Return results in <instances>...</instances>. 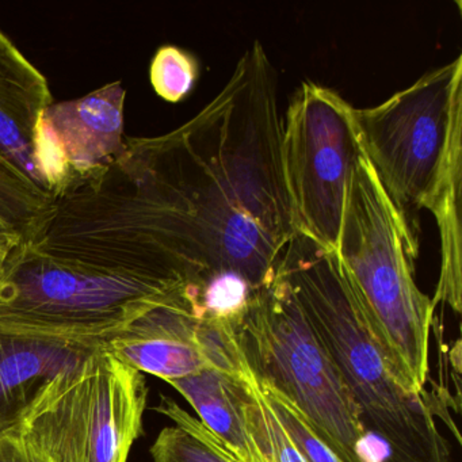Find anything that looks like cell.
<instances>
[{
    "mask_svg": "<svg viewBox=\"0 0 462 462\" xmlns=\"http://www.w3.org/2000/svg\"><path fill=\"white\" fill-rule=\"evenodd\" d=\"M156 412L174 421L159 432L150 453L153 462H239L223 442L171 397L162 396Z\"/></svg>",
    "mask_w": 462,
    "mask_h": 462,
    "instance_id": "14",
    "label": "cell"
},
{
    "mask_svg": "<svg viewBox=\"0 0 462 462\" xmlns=\"http://www.w3.org/2000/svg\"><path fill=\"white\" fill-rule=\"evenodd\" d=\"M205 320L235 327L247 310L255 289L236 273H213L189 283Z\"/></svg>",
    "mask_w": 462,
    "mask_h": 462,
    "instance_id": "16",
    "label": "cell"
},
{
    "mask_svg": "<svg viewBox=\"0 0 462 462\" xmlns=\"http://www.w3.org/2000/svg\"><path fill=\"white\" fill-rule=\"evenodd\" d=\"M278 273L331 356L365 430L388 445L389 462H451L434 402L402 385L337 253L297 232Z\"/></svg>",
    "mask_w": 462,
    "mask_h": 462,
    "instance_id": "3",
    "label": "cell"
},
{
    "mask_svg": "<svg viewBox=\"0 0 462 462\" xmlns=\"http://www.w3.org/2000/svg\"><path fill=\"white\" fill-rule=\"evenodd\" d=\"M282 129L277 74L254 42L188 123L162 136L125 137L118 162L137 223L189 283L231 272L258 291L277 277L297 234Z\"/></svg>",
    "mask_w": 462,
    "mask_h": 462,
    "instance_id": "1",
    "label": "cell"
},
{
    "mask_svg": "<svg viewBox=\"0 0 462 462\" xmlns=\"http://www.w3.org/2000/svg\"><path fill=\"white\" fill-rule=\"evenodd\" d=\"M242 373L243 369L237 374L209 369L169 383L188 400L199 420L237 461L263 462L245 421Z\"/></svg>",
    "mask_w": 462,
    "mask_h": 462,
    "instance_id": "13",
    "label": "cell"
},
{
    "mask_svg": "<svg viewBox=\"0 0 462 462\" xmlns=\"http://www.w3.org/2000/svg\"><path fill=\"white\" fill-rule=\"evenodd\" d=\"M0 462H51L14 432L0 435Z\"/></svg>",
    "mask_w": 462,
    "mask_h": 462,
    "instance_id": "19",
    "label": "cell"
},
{
    "mask_svg": "<svg viewBox=\"0 0 462 462\" xmlns=\"http://www.w3.org/2000/svg\"><path fill=\"white\" fill-rule=\"evenodd\" d=\"M55 205L51 194L0 156V231L28 242L50 223Z\"/></svg>",
    "mask_w": 462,
    "mask_h": 462,
    "instance_id": "15",
    "label": "cell"
},
{
    "mask_svg": "<svg viewBox=\"0 0 462 462\" xmlns=\"http://www.w3.org/2000/svg\"><path fill=\"white\" fill-rule=\"evenodd\" d=\"M18 245H21L20 239L0 231V274L4 272L5 263H6L10 254Z\"/></svg>",
    "mask_w": 462,
    "mask_h": 462,
    "instance_id": "20",
    "label": "cell"
},
{
    "mask_svg": "<svg viewBox=\"0 0 462 462\" xmlns=\"http://www.w3.org/2000/svg\"><path fill=\"white\" fill-rule=\"evenodd\" d=\"M125 97L123 83H109L83 98L52 104L45 110L44 120L63 148L71 178L106 169L123 155Z\"/></svg>",
    "mask_w": 462,
    "mask_h": 462,
    "instance_id": "11",
    "label": "cell"
},
{
    "mask_svg": "<svg viewBox=\"0 0 462 462\" xmlns=\"http://www.w3.org/2000/svg\"><path fill=\"white\" fill-rule=\"evenodd\" d=\"M362 150L407 224L427 209L440 237L438 294L462 291V56L383 104L353 107ZM408 226V224H407ZM410 229V228H408Z\"/></svg>",
    "mask_w": 462,
    "mask_h": 462,
    "instance_id": "2",
    "label": "cell"
},
{
    "mask_svg": "<svg viewBox=\"0 0 462 462\" xmlns=\"http://www.w3.org/2000/svg\"><path fill=\"white\" fill-rule=\"evenodd\" d=\"M105 348L132 369L166 383L209 369L237 374L245 362L235 327L205 320L189 285L182 297L148 310Z\"/></svg>",
    "mask_w": 462,
    "mask_h": 462,
    "instance_id": "9",
    "label": "cell"
},
{
    "mask_svg": "<svg viewBox=\"0 0 462 462\" xmlns=\"http://www.w3.org/2000/svg\"><path fill=\"white\" fill-rule=\"evenodd\" d=\"M147 400L144 374L102 347L45 383L14 434L51 462H126Z\"/></svg>",
    "mask_w": 462,
    "mask_h": 462,
    "instance_id": "7",
    "label": "cell"
},
{
    "mask_svg": "<svg viewBox=\"0 0 462 462\" xmlns=\"http://www.w3.org/2000/svg\"><path fill=\"white\" fill-rule=\"evenodd\" d=\"M362 153L353 106L332 88L302 82L283 116V174L297 232L327 250H337Z\"/></svg>",
    "mask_w": 462,
    "mask_h": 462,
    "instance_id": "8",
    "label": "cell"
},
{
    "mask_svg": "<svg viewBox=\"0 0 462 462\" xmlns=\"http://www.w3.org/2000/svg\"><path fill=\"white\" fill-rule=\"evenodd\" d=\"M255 375V374H254ZM258 380V378H256ZM259 388L269 402L281 426L291 437L305 462H343L334 450L319 437L304 413L288 399L267 383L258 380Z\"/></svg>",
    "mask_w": 462,
    "mask_h": 462,
    "instance_id": "17",
    "label": "cell"
},
{
    "mask_svg": "<svg viewBox=\"0 0 462 462\" xmlns=\"http://www.w3.org/2000/svg\"><path fill=\"white\" fill-rule=\"evenodd\" d=\"M235 332L255 377L288 397L343 462H362V443L369 432L291 283L280 273L254 293Z\"/></svg>",
    "mask_w": 462,
    "mask_h": 462,
    "instance_id": "6",
    "label": "cell"
},
{
    "mask_svg": "<svg viewBox=\"0 0 462 462\" xmlns=\"http://www.w3.org/2000/svg\"><path fill=\"white\" fill-rule=\"evenodd\" d=\"M412 232L362 153L348 183L337 253L404 388L424 396L435 304L413 280Z\"/></svg>",
    "mask_w": 462,
    "mask_h": 462,
    "instance_id": "4",
    "label": "cell"
},
{
    "mask_svg": "<svg viewBox=\"0 0 462 462\" xmlns=\"http://www.w3.org/2000/svg\"><path fill=\"white\" fill-rule=\"evenodd\" d=\"M199 75V60L175 45L159 48L151 61V85L164 101L175 104L185 99L193 90Z\"/></svg>",
    "mask_w": 462,
    "mask_h": 462,
    "instance_id": "18",
    "label": "cell"
},
{
    "mask_svg": "<svg viewBox=\"0 0 462 462\" xmlns=\"http://www.w3.org/2000/svg\"><path fill=\"white\" fill-rule=\"evenodd\" d=\"M113 337L0 323V435L14 432L40 389Z\"/></svg>",
    "mask_w": 462,
    "mask_h": 462,
    "instance_id": "10",
    "label": "cell"
},
{
    "mask_svg": "<svg viewBox=\"0 0 462 462\" xmlns=\"http://www.w3.org/2000/svg\"><path fill=\"white\" fill-rule=\"evenodd\" d=\"M188 285L178 275L23 242L0 274V323L115 337L148 310L182 297Z\"/></svg>",
    "mask_w": 462,
    "mask_h": 462,
    "instance_id": "5",
    "label": "cell"
},
{
    "mask_svg": "<svg viewBox=\"0 0 462 462\" xmlns=\"http://www.w3.org/2000/svg\"><path fill=\"white\" fill-rule=\"evenodd\" d=\"M52 104L45 75L0 31V156L47 193L37 159V132Z\"/></svg>",
    "mask_w": 462,
    "mask_h": 462,
    "instance_id": "12",
    "label": "cell"
}]
</instances>
